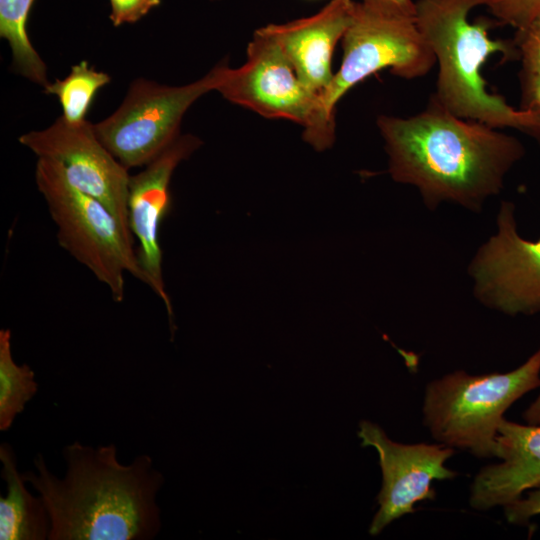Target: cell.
<instances>
[{"instance_id":"obj_24","label":"cell","mask_w":540,"mask_h":540,"mask_svg":"<svg viewBox=\"0 0 540 540\" xmlns=\"http://www.w3.org/2000/svg\"><path fill=\"white\" fill-rule=\"evenodd\" d=\"M363 5L382 15L415 21L416 2L413 0H362Z\"/></svg>"},{"instance_id":"obj_15","label":"cell","mask_w":540,"mask_h":540,"mask_svg":"<svg viewBox=\"0 0 540 540\" xmlns=\"http://www.w3.org/2000/svg\"><path fill=\"white\" fill-rule=\"evenodd\" d=\"M1 476L7 485V494L0 497L1 540H46L51 520L43 499L33 496L25 487L18 472L13 448L0 445Z\"/></svg>"},{"instance_id":"obj_23","label":"cell","mask_w":540,"mask_h":540,"mask_svg":"<svg viewBox=\"0 0 540 540\" xmlns=\"http://www.w3.org/2000/svg\"><path fill=\"white\" fill-rule=\"evenodd\" d=\"M504 514L509 523L516 525L527 524L532 517L540 515V487L504 506Z\"/></svg>"},{"instance_id":"obj_6","label":"cell","mask_w":540,"mask_h":540,"mask_svg":"<svg viewBox=\"0 0 540 540\" xmlns=\"http://www.w3.org/2000/svg\"><path fill=\"white\" fill-rule=\"evenodd\" d=\"M215 91L223 98L269 119H286L303 126V139L315 150L330 148L335 140V115L322 99L299 80L273 36L261 27L247 46L243 65L221 62Z\"/></svg>"},{"instance_id":"obj_21","label":"cell","mask_w":540,"mask_h":540,"mask_svg":"<svg viewBox=\"0 0 540 540\" xmlns=\"http://www.w3.org/2000/svg\"><path fill=\"white\" fill-rule=\"evenodd\" d=\"M521 108L526 122L521 132L527 134L540 147V78H520Z\"/></svg>"},{"instance_id":"obj_25","label":"cell","mask_w":540,"mask_h":540,"mask_svg":"<svg viewBox=\"0 0 540 540\" xmlns=\"http://www.w3.org/2000/svg\"><path fill=\"white\" fill-rule=\"evenodd\" d=\"M523 419L527 422V424L540 425V395L524 411Z\"/></svg>"},{"instance_id":"obj_17","label":"cell","mask_w":540,"mask_h":540,"mask_svg":"<svg viewBox=\"0 0 540 540\" xmlns=\"http://www.w3.org/2000/svg\"><path fill=\"white\" fill-rule=\"evenodd\" d=\"M38 392L35 373L27 364L18 365L12 355L11 331L0 330V430L7 431L16 416Z\"/></svg>"},{"instance_id":"obj_20","label":"cell","mask_w":540,"mask_h":540,"mask_svg":"<svg viewBox=\"0 0 540 540\" xmlns=\"http://www.w3.org/2000/svg\"><path fill=\"white\" fill-rule=\"evenodd\" d=\"M514 44L522 64L520 78H540V15L517 31Z\"/></svg>"},{"instance_id":"obj_7","label":"cell","mask_w":540,"mask_h":540,"mask_svg":"<svg viewBox=\"0 0 540 540\" xmlns=\"http://www.w3.org/2000/svg\"><path fill=\"white\" fill-rule=\"evenodd\" d=\"M221 68L220 62L202 78L183 86L134 80L121 105L93 124L96 135L128 170L147 165L180 135L181 120L189 107L216 90Z\"/></svg>"},{"instance_id":"obj_5","label":"cell","mask_w":540,"mask_h":540,"mask_svg":"<svg viewBox=\"0 0 540 540\" xmlns=\"http://www.w3.org/2000/svg\"><path fill=\"white\" fill-rule=\"evenodd\" d=\"M35 182L57 226L59 245L109 288L114 301L124 299L125 273L145 283L133 236L100 201L73 186L58 162L38 158Z\"/></svg>"},{"instance_id":"obj_9","label":"cell","mask_w":540,"mask_h":540,"mask_svg":"<svg viewBox=\"0 0 540 540\" xmlns=\"http://www.w3.org/2000/svg\"><path fill=\"white\" fill-rule=\"evenodd\" d=\"M497 231L473 256L468 272L474 295L485 306L516 316L540 312V237L517 232L515 206L502 201Z\"/></svg>"},{"instance_id":"obj_22","label":"cell","mask_w":540,"mask_h":540,"mask_svg":"<svg viewBox=\"0 0 540 540\" xmlns=\"http://www.w3.org/2000/svg\"><path fill=\"white\" fill-rule=\"evenodd\" d=\"M110 19L114 26L134 23L144 17L151 9L160 4V0H109Z\"/></svg>"},{"instance_id":"obj_4","label":"cell","mask_w":540,"mask_h":540,"mask_svg":"<svg viewBox=\"0 0 540 540\" xmlns=\"http://www.w3.org/2000/svg\"><path fill=\"white\" fill-rule=\"evenodd\" d=\"M538 387L540 348L507 373L470 375L454 371L426 386L423 423L439 443L478 458H492L504 413Z\"/></svg>"},{"instance_id":"obj_16","label":"cell","mask_w":540,"mask_h":540,"mask_svg":"<svg viewBox=\"0 0 540 540\" xmlns=\"http://www.w3.org/2000/svg\"><path fill=\"white\" fill-rule=\"evenodd\" d=\"M35 0H0V36L9 43L12 68L31 82L46 86L47 67L33 47L27 21Z\"/></svg>"},{"instance_id":"obj_18","label":"cell","mask_w":540,"mask_h":540,"mask_svg":"<svg viewBox=\"0 0 540 540\" xmlns=\"http://www.w3.org/2000/svg\"><path fill=\"white\" fill-rule=\"evenodd\" d=\"M110 76L83 60L71 67L64 79L44 86V93L58 98L63 118L71 124L86 121V115L98 90L110 82Z\"/></svg>"},{"instance_id":"obj_11","label":"cell","mask_w":540,"mask_h":540,"mask_svg":"<svg viewBox=\"0 0 540 540\" xmlns=\"http://www.w3.org/2000/svg\"><path fill=\"white\" fill-rule=\"evenodd\" d=\"M358 436L362 446L376 449L382 472V486L377 496L379 509L369 527L372 536L380 534L394 520L415 512V504L433 500L432 482L457 476L445 466L454 448L439 444H402L389 439L375 423L363 420Z\"/></svg>"},{"instance_id":"obj_14","label":"cell","mask_w":540,"mask_h":540,"mask_svg":"<svg viewBox=\"0 0 540 540\" xmlns=\"http://www.w3.org/2000/svg\"><path fill=\"white\" fill-rule=\"evenodd\" d=\"M495 457L499 463L480 469L470 487L469 504L489 510L540 487V425H522L504 419L498 428Z\"/></svg>"},{"instance_id":"obj_1","label":"cell","mask_w":540,"mask_h":540,"mask_svg":"<svg viewBox=\"0 0 540 540\" xmlns=\"http://www.w3.org/2000/svg\"><path fill=\"white\" fill-rule=\"evenodd\" d=\"M388 154V173L416 187L426 207L456 203L479 212L501 192L506 175L525 155L513 135L445 109L433 95L410 117L380 115L376 121Z\"/></svg>"},{"instance_id":"obj_3","label":"cell","mask_w":540,"mask_h":540,"mask_svg":"<svg viewBox=\"0 0 540 540\" xmlns=\"http://www.w3.org/2000/svg\"><path fill=\"white\" fill-rule=\"evenodd\" d=\"M490 0H417L415 24L438 63L435 99L452 114L492 127L522 130L526 114L486 88L481 69L496 53H516L514 43L491 39L487 20L468 15Z\"/></svg>"},{"instance_id":"obj_13","label":"cell","mask_w":540,"mask_h":540,"mask_svg":"<svg viewBox=\"0 0 540 540\" xmlns=\"http://www.w3.org/2000/svg\"><path fill=\"white\" fill-rule=\"evenodd\" d=\"M352 0H331L316 14L264 28L273 36L299 80L322 101L334 74L331 61L337 43L350 26Z\"/></svg>"},{"instance_id":"obj_12","label":"cell","mask_w":540,"mask_h":540,"mask_svg":"<svg viewBox=\"0 0 540 540\" xmlns=\"http://www.w3.org/2000/svg\"><path fill=\"white\" fill-rule=\"evenodd\" d=\"M201 145L202 141L198 137L180 134L141 172L130 175L129 179L128 223L133 237L139 242L136 251L138 263L145 284L166 307L172 335L175 330L174 314L163 279L159 230L172 205L170 182L173 172L181 161L189 158Z\"/></svg>"},{"instance_id":"obj_2","label":"cell","mask_w":540,"mask_h":540,"mask_svg":"<svg viewBox=\"0 0 540 540\" xmlns=\"http://www.w3.org/2000/svg\"><path fill=\"white\" fill-rule=\"evenodd\" d=\"M67 470L52 474L44 456L22 473L43 499L51 520L49 540H151L161 529L157 493L163 475L149 455L124 465L114 444L93 448L75 441L62 450Z\"/></svg>"},{"instance_id":"obj_8","label":"cell","mask_w":540,"mask_h":540,"mask_svg":"<svg viewBox=\"0 0 540 540\" xmlns=\"http://www.w3.org/2000/svg\"><path fill=\"white\" fill-rule=\"evenodd\" d=\"M343 58L323 103L335 115L337 102L372 74L389 68L404 79L425 76L436 58L415 21L388 17L355 3L353 20L342 37Z\"/></svg>"},{"instance_id":"obj_19","label":"cell","mask_w":540,"mask_h":540,"mask_svg":"<svg viewBox=\"0 0 540 540\" xmlns=\"http://www.w3.org/2000/svg\"><path fill=\"white\" fill-rule=\"evenodd\" d=\"M487 7L498 21L517 31L540 15V0H490Z\"/></svg>"},{"instance_id":"obj_10","label":"cell","mask_w":540,"mask_h":540,"mask_svg":"<svg viewBox=\"0 0 540 540\" xmlns=\"http://www.w3.org/2000/svg\"><path fill=\"white\" fill-rule=\"evenodd\" d=\"M19 142L38 158L58 162L73 186L100 201L132 235L128 169L99 140L93 124H71L61 115L46 129L21 135Z\"/></svg>"}]
</instances>
